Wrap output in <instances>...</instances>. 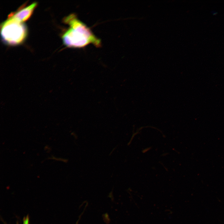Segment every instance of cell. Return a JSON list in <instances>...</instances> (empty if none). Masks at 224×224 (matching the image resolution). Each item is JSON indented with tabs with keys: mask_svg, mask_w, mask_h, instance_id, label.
I'll use <instances>...</instances> for the list:
<instances>
[{
	"mask_svg": "<svg viewBox=\"0 0 224 224\" xmlns=\"http://www.w3.org/2000/svg\"><path fill=\"white\" fill-rule=\"evenodd\" d=\"M63 21L69 26L62 37L63 42L67 46L79 48L90 44L97 47L100 46V40L76 15L72 14L64 18Z\"/></svg>",
	"mask_w": 224,
	"mask_h": 224,
	"instance_id": "1",
	"label": "cell"
},
{
	"mask_svg": "<svg viewBox=\"0 0 224 224\" xmlns=\"http://www.w3.org/2000/svg\"><path fill=\"white\" fill-rule=\"evenodd\" d=\"M27 28L23 22L9 17L1 25V34L3 41L9 45L21 43L26 38Z\"/></svg>",
	"mask_w": 224,
	"mask_h": 224,
	"instance_id": "2",
	"label": "cell"
},
{
	"mask_svg": "<svg viewBox=\"0 0 224 224\" xmlns=\"http://www.w3.org/2000/svg\"><path fill=\"white\" fill-rule=\"evenodd\" d=\"M37 3L34 2L29 6L19 10L14 14L10 15L12 18L21 22H23L28 19L31 16L36 6Z\"/></svg>",
	"mask_w": 224,
	"mask_h": 224,
	"instance_id": "3",
	"label": "cell"
},
{
	"mask_svg": "<svg viewBox=\"0 0 224 224\" xmlns=\"http://www.w3.org/2000/svg\"><path fill=\"white\" fill-rule=\"evenodd\" d=\"M23 224H29V217L27 216L23 220Z\"/></svg>",
	"mask_w": 224,
	"mask_h": 224,
	"instance_id": "4",
	"label": "cell"
},
{
	"mask_svg": "<svg viewBox=\"0 0 224 224\" xmlns=\"http://www.w3.org/2000/svg\"><path fill=\"white\" fill-rule=\"evenodd\" d=\"M212 13L213 15H216L217 13V12L214 11H212Z\"/></svg>",
	"mask_w": 224,
	"mask_h": 224,
	"instance_id": "5",
	"label": "cell"
}]
</instances>
